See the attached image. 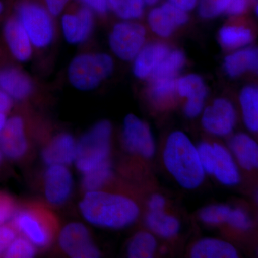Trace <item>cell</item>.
<instances>
[{
    "mask_svg": "<svg viewBox=\"0 0 258 258\" xmlns=\"http://www.w3.org/2000/svg\"><path fill=\"white\" fill-rule=\"evenodd\" d=\"M79 208L85 220L91 225L115 230L132 225L140 213L138 205L132 199L100 190L86 191Z\"/></svg>",
    "mask_w": 258,
    "mask_h": 258,
    "instance_id": "1",
    "label": "cell"
},
{
    "mask_svg": "<svg viewBox=\"0 0 258 258\" xmlns=\"http://www.w3.org/2000/svg\"><path fill=\"white\" fill-rule=\"evenodd\" d=\"M163 159L166 169L185 189H194L203 184L205 177L198 152L184 132H172L166 140Z\"/></svg>",
    "mask_w": 258,
    "mask_h": 258,
    "instance_id": "2",
    "label": "cell"
},
{
    "mask_svg": "<svg viewBox=\"0 0 258 258\" xmlns=\"http://www.w3.org/2000/svg\"><path fill=\"white\" fill-rule=\"evenodd\" d=\"M112 132L111 122L101 120L83 134L77 142L75 164L81 174L110 161Z\"/></svg>",
    "mask_w": 258,
    "mask_h": 258,
    "instance_id": "3",
    "label": "cell"
},
{
    "mask_svg": "<svg viewBox=\"0 0 258 258\" xmlns=\"http://www.w3.org/2000/svg\"><path fill=\"white\" fill-rule=\"evenodd\" d=\"M114 62L106 53H82L71 60L68 69L71 84L82 91H92L113 73Z\"/></svg>",
    "mask_w": 258,
    "mask_h": 258,
    "instance_id": "4",
    "label": "cell"
},
{
    "mask_svg": "<svg viewBox=\"0 0 258 258\" xmlns=\"http://www.w3.org/2000/svg\"><path fill=\"white\" fill-rule=\"evenodd\" d=\"M17 18L30 37L32 46L45 48L52 42L55 28L50 13L40 5L25 2L17 8Z\"/></svg>",
    "mask_w": 258,
    "mask_h": 258,
    "instance_id": "5",
    "label": "cell"
},
{
    "mask_svg": "<svg viewBox=\"0 0 258 258\" xmlns=\"http://www.w3.org/2000/svg\"><path fill=\"white\" fill-rule=\"evenodd\" d=\"M147 32L143 25L124 21L115 24L109 35L110 47L120 60H134L146 42Z\"/></svg>",
    "mask_w": 258,
    "mask_h": 258,
    "instance_id": "6",
    "label": "cell"
},
{
    "mask_svg": "<svg viewBox=\"0 0 258 258\" xmlns=\"http://www.w3.org/2000/svg\"><path fill=\"white\" fill-rule=\"evenodd\" d=\"M12 220L13 228L35 247L43 248L52 242V228L42 212L35 209H23L15 212Z\"/></svg>",
    "mask_w": 258,
    "mask_h": 258,
    "instance_id": "7",
    "label": "cell"
},
{
    "mask_svg": "<svg viewBox=\"0 0 258 258\" xmlns=\"http://www.w3.org/2000/svg\"><path fill=\"white\" fill-rule=\"evenodd\" d=\"M123 145L128 152L144 158H152L156 152L155 141L150 127L134 114H128L123 120L122 132Z\"/></svg>",
    "mask_w": 258,
    "mask_h": 258,
    "instance_id": "8",
    "label": "cell"
},
{
    "mask_svg": "<svg viewBox=\"0 0 258 258\" xmlns=\"http://www.w3.org/2000/svg\"><path fill=\"white\" fill-rule=\"evenodd\" d=\"M59 244L64 253L71 257L96 258L101 256L87 227L80 222H71L64 226L59 235Z\"/></svg>",
    "mask_w": 258,
    "mask_h": 258,
    "instance_id": "9",
    "label": "cell"
},
{
    "mask_svg": "<svg viewBox=\"0 0 258 258\" xmlns=\"http://www.w3.org/2000/svg\"><path fill=\"white\" fill-rule=\"evenodd\" d=\"M237 113L235 106L229 100L220 98L207 107L202 118L203 128L217 137H225L233 131Z\"/></svg>",
    "mask_w": 258,
    "mask_h": 258,
    "instance_id": "10",
    "label": "cell"
},
{
    "mask_svg": "<svg viewBox=\"0 0 258 258\" xmlns=\"http://www.w3.org/2000/svg\"><path fill=\"white\" fill-rule=\"evenodd\" d=\"M28 142L25 123L19 115L10 117L0 132V151L4 157L18 160L25 155Z\"/></svg>",
    "mask_w": 258,
    "mask_h": 258,
    "instance_id": "11",
    "label": "cell"
},
{
    "mask_svg": "<svg viewBox=\"0 0 258 258\" xmlns=\"http://www.w3.org/2000/svg\"><path fill=\"white\" fill-rule=\"evenodd\" d=\"M177 94L186 98L184 111L188 118H194L201 114L208 94V87L201 76L188 74L177 80Z\"/></svg>",
    "mask_w": 258,
    "mask_h": 258,
    "instance_id": "12",
    "label": "cell"
},
{
    "mask_svg": "<svg viewBox=\"0 0 258 258\" xmlns=\"http://www.w3.org/2000/svg\"><path fill=\"white\" fill-rule=\"evenodd\" d=\"M187 13L169 2L153 8L148 15L149 27L156 35L161 37H170L176 29L187 23Z\"/></svg>",
    "mask_w": 258,
    "mask_h": 258,
    "instance_id": "13",
    "label": "cell"
},
{
    "mask_svg": "<svg viewBox=\"0 0 258 258\" xmlns=\"http://www.w3.org/2000/svg\"><path fill=\"white\" fill-rule=\"evenodd\" d=\"M74 186L72 174L67 166H48L44 176V189L47 202L62 205L71 197Z\"/></svg>",
    "mask_w": 258,
    "mask_h": 258,
    "instance_id": "14",
    "label": "cell"
},
{
    "mask_svg": "<svg viewBox=\"0 0 258 258\" xmlns=\"http://www.w3.org/2000/svg\"><path fill=\"white\" fill-rule=\"evenodd\" d=\"M94 25L92 10L87 6L80 8L76 13L64 15L62 18L64 38L72 45L86 41L92 34Z\"/></svg>",
    "mask_w": 258,
    "mask_h": 258,
    "instance_id": "15",
    "label": "cell"
},
{
    "mask_svg": "<svg viewBox=\"0 0 258 258\" xmlns=\"http://www.w3.org/2000/svg\"><path fill=\"white\" fill-rule=\"evenodd\" d=\"M76 149L77 142L73 135L57 134L42 150V160L47 166H69L76 160Z\"/></svg>",
    "mask_w": 258,
    "mask_h": 258,
    "instance_id": "16",
    "label": "cell"
},
{
    "mask_svg": "<svg viewBox=\"0 0 258 258\" xmlns=\"http://www.w3.org/2000/svg\"><path fill=\"white\" fill-rule=\"evenodd\" d=\"M33 83L28 74L13 66L0 69V90L15 101H23L33 91Z\"/></svg>",
    "mask_w": 258,
    "mask_h": 258,
    "instance_id": "17",
    "label": "cell"
},
{
    "mask_svg": "<svg viewBox=\"0 0 258 258\" xmlns=\"http://www.w3.org/2000/svg\"><path fill=\"white\" fill-rule=\"evenodd\" d=\"M3 34L7 45L16 60L26 62L31 58L32 42L17 17L7 20L3 28Z\"/></svg>",
    "mask_w": 258,
    "mask_h": 258,
    "instance_id": "18",
    "label": "cell"
},
{
    "mask_svg": "<svg viewBox=\"0 0 258 258\" xmlns=\"http://www.w3.org/2000/svg\"><path fill=\"white\" fill-rule=\"evenodd\" d=\"M170 50V47L162 42H152L144 45L134 59V76L139 79H149Z\"/></svg>",
    "mask_w": 258,
    "mask_h": 258,
    "instance_id": "19",
    "label": "cell"
},
{
    "mask_svg": "<svg viewBox=\"0 0 258 258\" xmlns=\"http://www.w3.org/2000/svg\"><path fill=\"white\" fill-rule=\"evenodd\" d=\"M215 152V164L213 175L225 186H235L240 182L238 167L230 152L221 144H213Z\"/></svg>",
    "mask_w": 258,
    "mask_h": 258,
    "instance_id": "20",
    "label": "cell"
},
{
    "mask_svg": "<svg viewBox=\"0 0 258 258\" xmlns=\"http://www.w3.org/2000/svg\"><path fill=\"white\" fill-rule=\"evenodd\" d=\"M224 70L227 76L237 78L247 71H257L258 52L255 47L240 49L225 57Z\"/></svg>",
    "mask_w": 258,
    "mask_h": 258,
    "instance_id": "21",
    "label": "cell"
},
{
    "mask_svg": "<svg viewBox=\"0 0 258 258\" xmlns=\"http://www.w3.org/2000/svg\"><path fill=\"white\" fill-rule=\"evenodd\" d=\"M231 151L244 169L252 170L258 166V146L257 142L247 134H235L230 141Z\"/></svg>",
    "mask_w": 258,
    "mask_h": 258,
    "instance_id": "22",
    "label": "cell"
},
{
    "mask_svg": "<svg viewBox=\"0 0 258 258\" xmlns=\"http://www.w3.org/2000/svg\"><path fill=\"white\" fill-rule=\"evenodd\" d=\"M193 258H237V249L226 241L205 238L194 244L190 252Z\"/></svg>",
    "mask_w": 258,
    "mask_h": 258,
    "instance_id": "23",
    "label": "cell"
},
{
    "mask_svg": "<svg viewBox=\"0 0 258 258\" xmlns=\"http://www.w3.org/2000/svg\"><path fill=\"white\" fill-rule=\"evenodd\" d=\"M147 225L152 232L163 238H171L179 233L181 224L175 217L162 211H150L146 219Z\"/></svg>",
    "mask_w": 258,
    "mask_h": 258,
    "instance_id": "24",
    "label": "cell"
},
{
    "mask_svg": "<svg viewBox=\"0 0 258 258\" xmlns=\"http://www.w3.org/2000/svg\"><path fill=\"white\" fill-rule=\"evenodd\" d=\"M240 103L244 125L252 132L258 130V90L255 86L242 88Z\"/></svg>",
    "mask_w": 258,
    "mask_h": 258,
    "instance_id": "25",
    "label": "cell"
},
{
    "mask_svg": "<svg viewBox=\"0 0 258 258\" xmlns=\"http://www.w3.org/2000/svg\"><path fill=\"white\" fill-rule=\"evenodd\" d=\"M219 39L222 46L235 50L249 45L253 40V35L252 31L245 27L227 25L220 29Z\"/></svg>",
    "mask_w": 258,
    "mask_h": 258,
    "instance_id": "26",
    "label": "cell"
},
{
    "mask_svg": "<svg viewBox=\"0 0 258 258\" xmlns=\"http://www.w3.org/2000/svg\"><path fill=\"white\" fill-rule=\"evenodd\" d=\"M186 56L181 50H170L156 69L149 80L157 79H177L178 74L186 64Z\"/></svg>",
    "mask_w": 258,
    "mask_h": 258,
    "instance_id": "27",
    "label": "cell"
},
{
    "mask_svg": "<svg viewBox=\"0 0 258 258\" xmlns=\"http://www.w3.org/2000/svg\"><path fill=\"white\" fill-rule=\"evenodd\" d=\"M177 79L149 80V94L158 105L169 104L177 95Z\"/></svg>",
    "mask_w": 258,
    "mask_h": 258,
    "instance_id": "28",
    "label": "cell"
},
{
    "mask_svg": "<svg viewBox=\"0 0 258 258\" xmlns=\"http://www.w3.org/2000/svg\"><path fill=\"white\" fill-rule=\"evenodd\" d=\"M157 249V242L152 234L139 232L134 236L127 247V254L131 258H150Z\"/></svg>",
    "mask_w": 258,
    "mask_h": 258,
    "instance_id": "29",
    "label": "cell"
},
{
    "mask_svg": "<svg viewBox=\"0 0 258 258\" xmlns=\"http://www.w3.org/2000/svg\"><path fill=\"white\" fill-rule=\"evenodd\" d=\"M113 170L111 161L106 162L96 169L83 174V189L86 191L100 190L111 179Z\"/></svg>",
    "mask_w": 258,
    "mask_h": 258,
    "instance_id": "30",
    "label": "cell"
},
{
    "mask_svg": "<svg viewBox=\"0 0 258 258\" xmlns=\"http://www.w3.org/2000/svg\"><path fill=\"white\" fill-rule=\"evenodd\" d=\"M107 2L113 13L124 20L140 18L145 10L146 3L144 0H107Z\"/></svg>",
    "mask_w": 258,
    "mask_h": 258,
    "instance_id": "31",
    "label": "cell"
},
{
    "mask_svg": "<svg viewBox=\"0 0 258 258\" xmlns=\"http://www.w3.org/2000/svg\"><path fill=\"white\" fill-rule=\"evenodd\" d=\"M37 253L36 247L25 237H15L5 251L3 257L8 258H31Z\"/></svg>",
    "mask_w": 258,
    "mask_h": 258,
    "instance_id": "32",
    "label": "cell"
},
{
    "mask_svg": "<svg viewBox=\"0 0 258 258\" xmlns=\"http://www.w3.org/2000/svg\"><path fill=\"white\" fill-rule=\"evenodd\" d=\"M231 208L227 205H210L200 212V220L209 225H219L227 222Z\"/></svg>",
    "mask_w": 258,
    "mask_h": 258,
    "instance_id": "33",
    "label": "cell"
},
{
    "mask_svg": "<svg viewBox=\"0 0 258 258\" xmlns=\"http://www.w3.org/2000/svg\"><path fill=\"white\" fill-rule=\"evenodd\" d=\"M231 0H199V13L202 18L212 19L225 13Z\"/></svg>",
    "mask_w": 258,
    "mask_h": 258,
    "instance_id": "34",
    "label": "cell"
},
{
    "mask_svg": "<svg viewBox=\"0 0 258 258\" xmlns=\"http://www.w3.org/2000/svg\"><path fill=\"white\" fill-rule=\"evenodd\" d=\"M199 157L205 172L213 174L215 164V152L213 144L202 142L198 147Z\"/></svg>",
    "mask_w": 258,
    "mask_h": 258,
    "instance_id": "35",
    "label": "cell"
},
{
    "mask_svg": "<svg viewBox=\"0 0 258 258\" xmlns=\"http://www.w3.org/2000/svg\"><path fill=\"white\" fill-rule=\"evenodd\" d=\"M227 222L232 227L240 230H249L252 223L247 212L238 208L231 209Z\"/></svg>",
    "mask_w": 258,
    "mask_h": 258,
    "instance_id": "36",
    "label": "cell"
},
{
    "mask_svg": "<svg viewBox=\"0 0 258 258\" xmlns=\"http://www.w3.org/2000/svg\"><path fill=\"white\" fill-rule=\"evenodd\" d=\"M15 205L13 199L0 194V225H5L14 216Z\"/></svg>",
    "mask_w": 258,
    "mask_h": 258,
    "instance_id": "37",
    "label": "cell"
},
{
    "mask_svg": "<svg viewBox=\"0 0 258 258\" xmlns=\"http://www.w3.org/2000/svg\"><path fill=\"white\" fill-rule=\"evenodd\" d=\"M16 237V230L13 227L0 225V257L4 255L5 251Z\"/></svg>",
    "mask_w": 258,
    "mask_h": 258,
    "instance_id": "38",
    "label": "cell"
},
{
    "mask_svg": "<svg viewBox=\"0 0 258 258\" xmlns=\"http://www.w3.org/2000/svg\"><path fill=\"white\" fill-rule=\"evenodd\" d=\"M13 100L0 90V132L8 119V115L13 108Z\"/></svg>",
    "mask_w": 258,
    "mask_h": 258,
    "instance_id": "39",
    "label": "cell"
},
{
    "mask_svg": "<svg viewBox=\"0 0 258 258\" xmlns=\"http://www.w3.org/2000/svg\"><path fill=\"white\" fill-rule=\"evenodd\" d=\"M249 0H231L225 13L230 15L243 14L248 6Z\"/></svg>",
    "mask_w": 258,
    "mask_h": 258,
    "instance_id": "40",
    "label": "cell"
},
{
    "mask_svg": "<svg viewBox=\"0 0 258 258\" xmlns=\"http://www.w3.org/2000/svg\"><path fill=\"white\" fill-rule=\"evenodd\" d=\"M81 1L98 14L104 15L108 11V5L107 0H81Z\"/></svg>",
    "mask_w": 258,
    "mask_h": 258,
    "instance_id": "41",
    "label": "cell"
},
{
    "mask_svg": "<svg viewBox=\"0 0 258 258\" xmlns=\"http://www.w3.org/2000/svg\"><path fill=\"white\" fill-rule=\"evenodd\" d=\"M50 15L57 16L62 13L69 0H45Z\"/></svg>",
    "mask_w": 258,
    "mask_h": 258,
    "instance_id": "42",
    "label": "cell"
},
{
    "mask_svg": "<svg viewBox=\"0 0 258 258\" xmlns=\"http://www.w3.org/2000/svg\"><path fill=\"white\" fill-rule=\"evenodd\" d=\"M166 200L160 195H154L149 201V208L150 211H162L165 208Z\"/></svg>",
    "mask_w": 258,
    "mask_h": 258,
    "instance_id": "43",
    "label": "cell"
},
{
    "mask_svg": "<svg viewBox=\"0 0 258 258\" xmlns=\"http://www.w3.org/2000/svg\"><path fill=\"white\" fill-rule=\"evenodd\" d=\"M199 0H168L171 4L177 7L179 9L187 12L191 11L198 4Z\"/></svg>",
    "mask_w": 258,
    "mask_h": 258,
    "instance_id": "44",
    "label": "cell"
},
{
    "mask_svg": "<svg viewBox=\"0 0 258 258\" xmlns=\"http://www.w3.org/2000/svg\"><path fill=\"white\" fill-rule=\"evenodd\" d=\"M146 4L148 5H154L157 4L159 0H144Z\"/></svg>",
    "mask_w": 258,
    "mask_h": 258,
    "instance_id": "45",
    "label": "cell"
},
{
    "mask_svg": "<svg viewBox=\"0 0 258 258\" xmlns=\"http://www.w3.org/2000/svg\"><path fill=\"white\" fill-rule=\"evenodd\" d=\"M3 3L0 2V14H1L2 13H3Z\"/></svg>",
    "mask_w": 258,
    "mask_h": 258,
    "instance_id": "46",
    "label": "cell"
},
{
    "mask_svg": "<svg viewBox=\"0 0 258 258\" xmlns=\"http://www.w3.org/2000/svg\"><path fill=\"white\" fill-rule=\"evenodd\" d=\"M3 157H4V156L3 155L1 151H0V164H1L2 161H3Z\"/></svg>",
    "mask_w": 258,
    "mask_h": 258,
    "instance_id": "47",
    "label": "cell"
}]
</instances>
